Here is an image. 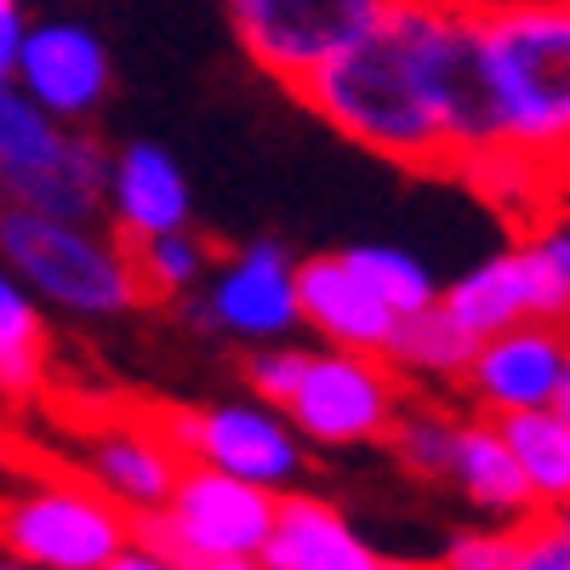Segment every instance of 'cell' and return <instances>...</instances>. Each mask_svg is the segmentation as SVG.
Listing matches in <instances>:
<instances>
[{
	"label": "cell",
	"mask_w": 570,
	"mask_h": 570,
	"mask_svg": "<svg viewBox=\"0 0 570 570\" xmlns=\"http://www.w3.org/2000/svg\"><path fill=\"white\" fill-rule=\"evenodd\" d=\"M383 354L394 360V371L405 376V383H456L468 354H473V337L440 303H428V308H416L394 325Z\"/></svg>",
	"instance_id": "ffe728a7"
},
{
	"label": "cell",
	"mask_w": 570,
	"mask_h": 570,
	"mask_svg": "<svg viewBox=\"0 0 570 570\" xmlns=\"http://www.w3.org/2000/svg\"><path fill=\"white\" fill-rule=\"evenodd\" d=\"M166 434L177 440V451L188 462H212L223 473H240L252 485L285 491L303 480V462H308V440L292 428L279 405L257 400H217V405H160Z\"/></svg>",
	"instance_id": "9c48e42d"
},
{
	"label": "cell",
	"mask_w": 570,
	"mask_h": 570,
	"mask_svg": "<svg viewBox=\"0 0 570 570\" xmlns=\"http://www.w3.org/2000/svg\"><path fill=\"white\" fill-rule=\"evenodd\" d=\"M52 371V325L40 297L0 263V400H40Z\"/></svg>",
	"instance_id": "ac0fdd59"
},
{
	"label": "cell",
	"mask_w": 570,
	"mask_h": 570,
	"mask_svg": "<svg viewBox=\"0 0 570 570\" xmlns=\"http://www.w3.org/2000/svg\"><path fill=\"white\" fill-rule=\"evenodd\" d=\"M456 570H519V525H491L485 531H456L440 553Z\"/></svg>",
	"instance_id": "cb8c5ba5"
},
{
	"label": "cell",
	"mask_w": 570,
	"mask_h": 570,
	"mask_svg": "<svg viewBox=\"0 0 570 570\" xmlns=\"http://www.w3.org/2000/svg\"><path fill=\"white\" fill-rule=\"evenodd\" d=\"M502 440L525 473V485L537 497V508L570 497V416L559 405H537V411H508L497 416Z\"/></svg>",
	"instance_id": "d6986e66"
},
{
	"label": "cell",
	"mask_w": 570,
	"mask_h": 570,
	"mask_svg": "<svg viewBox=\"0 0 570 570\" xmlns=\"http://www.w3.org/2000/svg\"><path fill=\"white\" fill-rule=\"evenodd\" d=\"M257 564H268V570H376L383 553H376L325 497L285 485L279 502H274V525H268Z\"/></svg>",
	"instance_id": "2e32d148"
},
{
	"label": "cell",
	"mask_w": 570,
	"mask_h": 570,
	"mask_svg": "<svg viewBox=\"0 0 570 570\" xmlns=\"http://www.w3.org/2000/svg\"><path fill=\"white\" fill-rule=\"evenodd\" d=\"M183 462L188 456L166 434L160 405H137L126 416H91V428L80 434V468L75 473H86L104 497H115L137 519V513H155L166 502Z\"/></svg>",
	"instance_id": "4fadbf2b"
},
{
	"label": "cell",
	"mask_w": 570,
	"mask_h": 570,
	"mask_svg": "<svg viewBox=\"0 0 570 570\" xmlns=\"http://www.w3.org/2000/svg\"><path fill=\"white\" fill-rule=\"evenodd\" d=\"M0 263L40 297V308L69 320H126L142 308L131 246L91 217H52L0 200Z\"/></svg>",
	"instance_id": "3957f363"
},
{
	"label": "cell",
	"mask_w": 570,
	"mask_h": 570,
	"mask_svg": "<svg viewBox=\"0 0 570 570\" xmlns=\"http://www.w3.org/2000/svg\"><path fill=\"white\" fill-rule=\"evenodd\" d=\"M451 485L480 508L485 519H497V525H519V519L537 513V497L525 485V473H519L508 440L497 416L473 411L462 416V434H456V462H451Z\"/></svg>",
	"instance_id": "e0dca14e"
},
{
	"label": "cell",
	"mask_w": 570,
	"mask_h": 570,
	"mask_svg": "<svg viewBox=\"0 0 570 570\" xmlns=\"http://www.w3.org/2000/svg\"><path fill=\"white\" fill-rule=\"evenodd\" d=\"M553 405H559V411L570 416V365H564V383H559V400H553Z\"/></svg>",
	"instance_id": "83f0119b"
},
{
	"label": "cell",
	"mask_w": 570,
	"mask_h": 570,
	"mask_svg": "<svg viewBox=\"0 0 570 570\" xmlns=\"http://www.w3.org/2000/svg\"><path fill=\"white\" fill-rule=\"evenodd\" d=\"M177 303L200 331H223V337H240V343H274L303 325L297 263L279 240H252L234 257H217L212 274Z\"/></svg>",
	"instance_id": "30bf717a"
},
{
	"label": "cell",
	"mask_w": 570,
	"mask_h": 570,
	"mask_svg": "<svg viewBox=\"0 0 570 570\" xmlns=\"http://www.w3.org/2000/svg\"><path fill=\"white\" fill-rule=\"evenodd\" d=\"M564 188H570V177H564Z\"/></svg>",
	"instance_id": "f546056e"
},
{
	"label": "cell",
	"mask_w": 570,
	"mask_h": 570,
	"mask_svg": "<svg viewBox=\"0 0 570 570\" xmlns=\"http://www.w3.org/2000/svg\"><path fill=\"white\" fill-rule=\"evenodd\" d=\"M542 513V525L559 537V548H564V559H570V497H559V502H548V508H537Z\"/></svg>",
	"instance_id": "484cf974"
},
{
	"label": "cell",
	"mask_w": 570,
	"mask_h": 570,
	"mask_svg": "<svg viewBox=\"0 0 570 570\" xmlns=\"http://www.w3.org/2000/svg\"><path fill=\"white\" fill-rule=\"evenodd\" d=\"M440 308L473 343L519 320L570 325V223L559 217V206L525 228V240L473 263L456 285H445Z\"/></svg>",
	"instance_id": "8992f818"
},
{
	"label": "cell",
	"mask_w": 570,
	"mask_h": 570,
	"mask_svg": "<svg viewBox=\"0 0 570 570\" xmlns=\"http://www.w3.org/2000/svg\"><path fill=\"white\" fill-rule=\"evenodd\" d=\"M12 80L46 115L80 126V120H91L109 104L115 63H109L104 35L91 23H80V18H40V23L23 29V46L12 58Z\"/></svg>",
	"instance_id": "7c38bea8"
},
{
	"label": "cell",
	"mask_w": 570,
	"mask_h": 570,
	"mask_svg": "<svg viewBox=\"0 0 570 570\" xmlns=\"http://www.w3.org/2000/svg\"><path fill=\"white\" fill-rule=\"evenodd\" d=\"M564 365H570V325L519 320V325H502V331L473 343L456 383L468 389L473 411L508 416V411L553 405L559 383H564Z\"/></svg>",
	"instance_id": "8fae6325"
},
{
	"label": "cell",
	"mask_w": 570,
	"mask_h": 570,
	"mask_svg": "<svg viewBox=\"0 0 570 570\" xmlns=\"http://www.w3.org/2000/svg\"><path fill=\"white\" fill-rule=\"evenodd\" d=\"M416 7H445V12H480L491 0H416Z\"/></svg>",
	"instance_id": "4316f807"
},
{
	"label": "cell",
	"mask_w": 570,
	"mask_h": 570,
	"mask_svg": "<svg viewBox=\"0 0 570 570\" xmlns=\"http://www.w3.org/2000/svg\"><path fill=\"white\" fill-rule=\"evenodd\" d=\"M559 217L570 223V188H564V195H559Z\"/></svg>",
	"instance_id": "f1b7e54d"
},
{
	"label": "cell",
	"mask_w": 570,
	"mask_h": 570,
	"mask_svg": "<svg viewBox=\"0 0 570 570\" xmlns=\"http://www.w3.org/2000/svg\"><path fill=\"white\" fill-rule=\"evenodd\" d=\"M137 519L75 468L35 473L0 497V553L40 570H115Z\"/></svg>",
	"instance_id": "5b68a950"
},
{
	"label": "cell",
	"mask_w": 570,
	"mask_h": 570,
	"mask_svg": "<svg viewBox=\"0 0 570 570\" xmlns=\"http://www.w3.org/2000/svg\"><path fill=\"white\" fill-rule=\"evenodd\" d=\"M292 98L400 171L456 177L473 149L497 142L473 58V12L389 0L383 18L331 52Z\"/></svg>",
	"instance_id": "6da1fadb"
},
{
	"label": "cell",
	"mask_w": 570,
	"mask_h": 570,
	"mask_svg": "<svg viewBox=\"0 0 570 570\" xmlns=\"http://www.w3.org/2000/svg\"><path fill=\"white\" fill-rule=\"evenodd\" d=\"M279 491L212 462H183L155 513H137V548L155 570H246L263 559Z\"/></svg>",
	"instance_id": "277c9868"
},
{
	"label": "cell",
	"mask_w": 570,
	"mask_h": 570,
	"mask_svg": "<svg viewBox=\"0 0 570 570\" xmlns=\"http://www.w3.org/2000/svg\"><path fill=\"white\" fill-rule=\"evenodd\" d=\"M23 29H29L23 0H0V69H12L18 46H23Z\"/></svg>",
	"instance_id": "d4e9b609"
},
{
	"label": "cell",
	"mask_w": 570,
	"mask_h": 570,
	"mask_svg": "<svg viewBox=\"0 0 570 570\" xmlns=\"http://www.w3.org/2000/svg\"><path fill=\"white\" fill-rule=\"evenodd\" d=\"M348 263L365 274V285L400 320L416 314V308H428V303H440V285H434V274H428V263L411 257V252H400V246H354Z\"/></svg>",
	"instance_id": "603a6c76"
},
{
	"label": "cell",
	"mask_w": 570,
	"mask_h": 570,
	"mask_svg": "<svg viewBox=\"0 0 570 570\" xmlns=\"http://www.w3.org/2000/svg\"><path fill=\"white\" fill-rule=\"evenodd\" d=\"M104 217L126 246H137L149 234L195 223V188L160 142H126L120 155H109Z\"/></svg>",
	"instance_id": "9a60e30c"
},
{
	"label": "cell",
	"mask_w": 570,
	"mask_h": 570,
	"mask_svg": "<svg viewBox=\"0 0 570 570\" xmlns=\"http://www.w3.org/2000/svg\"><path fill=\"white\" fill-rule=\"evenodd\" d=\"M297 314L308 331H320V343L331 348H360V354H383L400 314L365 285V274L337 257H303L297 263Z\"/></svg>",
	"instance_id": "5bb4252c"
},
{
	"label": "cell",
	"mask_w": 570,
	"mask_h": 570,
	"mask_svg": "<svg viewBox=\"0 0 570 570\" xmlns=\"http://www.w3.org/2000/svg\"><path fill=\"white\" fill-rule=\"evenodd\" d=\"M389 0H223L228 29L257 75L297 91L331 52L383 18Z\"/></svg>",
	"instance_id": "ba28073f"
},
{
	"label": "cell",
	"mask_w": 570,
	"mask_h": 570,
	"mask_svg": "<svg viewBox=\"0 0 570 570\" xmlns=\"http://www.w3.org/2000/svg\"><path fill=\"white\" fill-rule=\"evenodd\" d=\"M462 416L456 405H445L440 394H405L383 445L416 473V480H451V462H456V434H462Z\"/></svg>",
	"instance_id": "44dd1931"
},
{
	"label": "cell",
	"mask_w": 570,
	"mask_h": 570,
	"mask_svg": "<svg viewBox=\"0 0 570 570\" xmlns=\"http://www.w3.org/2000/svg\"><path fill=\"white\" fill-rule=\"evenodd\" d=\"M212 263H217V246L206 240V234H195V223L149 234V240L131 246V268H137V285H142V303H177V297H188L212 274Z\"/></svg>",
	"instance_id": "7402d4cb"
},
{
	"label": "cell",
	"mask_w": 570,
	"mask_h": 570,
	"mask_svg": "<svg viewBox=\"0 0 570 570\" xmlns=\"http://www.w3.org/2000/svg\"><path fill=\"white\" fill-rule=\"evenodd\" d=\"M405 376L389 354H360V348H303V365L285 389L279 411L308 445L348 451V445H383L389 422L405 400Z\"/></svg>",
	"instance_id": "52a82bcc"
},
{
	"label": "cell",
	"mask_w": 570,
	"mask_h": 570,
	"mask_svg": "<svg viewBox=\"0 0 570 570\" xmlns=\"http://www.w3.org/2000/svg\"><path fill=\"white\" fill-rule=\"evenodd\" d=\"M491 137L570 177V0H491L473 12Z\"/></svg>",
	"instance_id": "7a4b0ae2"
}]
</instances>
